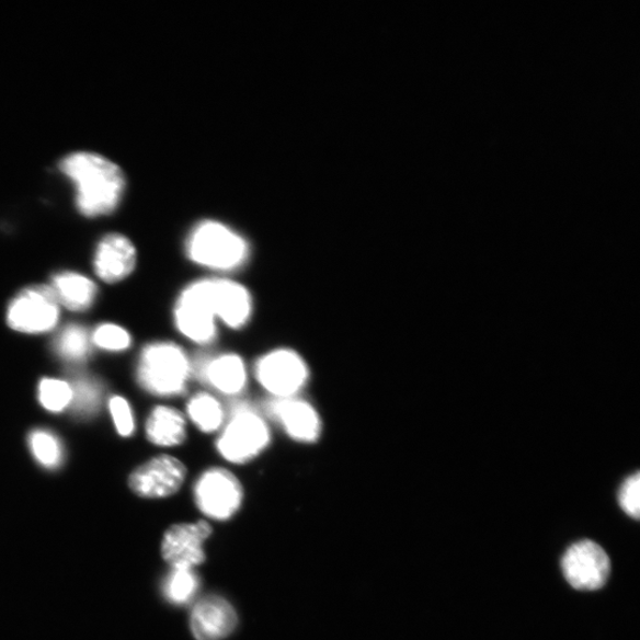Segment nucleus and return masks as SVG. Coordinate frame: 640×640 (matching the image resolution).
Returning <instances> with one entry per match:
<instances>
[{
    "instance_id": "1",
    "label": "nucleus",
    "mask_w": 640,
    "mask_h": 640,
    "mask_svg": "<svg viewBox=\"0 0 640 640\" xmlns=\"http://www.w3.org/2000/svg\"><path fill=\"white\" fill-rule=\"evenodd\" d=\"M60 170L76 184L77 207L85 217L110 215L118 208L126 188L119 165L94 152H75L61 160Z\"/></svg>"
},
{
    "instance_id": "2",
    "label": "nucleus",
    "mask_w": 640,
    "mask_h": 640,
    "mask_svg": "<svg viewBox=\"0 0 640 640\" xmlns=\"http://www.w3.org/2000/svg\"><path fill=\"white\" fill-rule=\"evenodd\" d=\"M193 366L181 346L158 342L144 348L138 363V382L156 397H176L191 380Z\"/></svg>"
},
{
    "instance_id": "3",
    "label": "nucleus",
    "mask_w": 640,
    "mask_h": 640,
    "mask_svg": "<svg viewBox=\"0 0 640 640\" xmlns=\"http://www.w3.org/2000/svg\"><path fill=\"white\" fill-rule=\"evenodd\" d=\"M185 250L193 263L216 271L237 270L250 258L249 243L217 221L197 225L186 240Z\"/></svg>"
},
{
    "instance_id": "4",
    "label": "nucleus",
    "mask_w": 640,
    "mask_h": 640,
    "mask_svg": "<svg viewBox=\"0 0 640 640\" xmlns=\"http://www.w3.org/2000/svg\"><path fill=\"white\" fill-rule=\"evenodd\" d=\"M271 444L266 421L247 407L232 413L218 436V454L231 464H247L259 457Z\"/></svg>"
},
{
    "instance_id": "5",
    "label": "nucleus",
    "mask_w": 640,
    "mask_h": 640,
    "mask_svg": "<svg viewBox=\"0 0 640 640\" xmlns=\"http://www.w3.org/2000/svg\"><path fill=\"white\" fill-rule=\"evenodd\" d=\"M212 281L188 285L174 308V323L184 338L197 344L212 343L217 333Z\"/></svg>"
},
{
    "instance_id": "6",
    "label": "nucleus",
    "mask_w": 640,
    "mask_h": 640,
    "mask_svg": "<svg viewBox=\"0 0 640 640\" xmlns=\"http://www.w3.org/2000/svg\"><path fill=\"white\" fill-rule=\"evenodd\" d=\"M258 382L275 399L296 398L309 382L307 362L290 348H276L256 362Z\"/></svg>"
},
{
    "instance_id": "7",
    "label": "nucleus",
    "mask_w": 640,
    "mask_h": 640,
    "mask_svg": "<svg viewBox=\"0 0 640 640\" xmlns=\"http://www.w3.org/2000/svg\"><path fill=\"white\" fill-rule=\"evenodd\" d=\"M60 319V304L47 285L26 287L13 298L8 308L7 322L23 333H46Z\"/></svg>"
},
{
    "instance_id": "8",
    "label": "nucleus",
    "mask_w": 640,
    "mask_h": 640,
    "mask_svg": "<svg viewBox=\"0 0 640 640\" xmlns=\"http://www.w3.org/2000/svg\"><path fill=\"white\" fill-rule=\"evenodd\" d=\"M194 496L203 514L213 519L227 521L240 511L243 488L240 480L230 471L214 468L199 476Z\"/></svg>"
},
{
    "instance_id": "9",
    "label": "nucleus",
    "mask_w": 640,
    "mask_h": 640,
    "mask_svg": "<svg viewBox=\"0 0 640 640\" xmlns=\"http://www.w3.org/2000/svg\"><path fill=\"white\" fill-rule=\"evenodd\" d=\"M567 583L579 591L603 588L610 574V561L606 551L590 540L572 545L561 561Z\"/></svg>"
},
{
    "instance_id": "10",
    "label": "nucleus",
    "mask_w": 640,
    "mask_h": 640,
    "mask_svg": "<svg viewBox=\"0 0 640 640\" xmlns=\"http://www.w3.org/2000/svg\"><path fill=\"white\" fill-rule=\"evenodd\" d=\"M186 477L185 465L171 456H159L141 465L128 479V485L142 499H167L178 493Z\"/></svg>"
},
{
    "instance_id": "11",
    "label": "nucleus",
    "mask_w": 640,
    "mask_h": 640,
    "mask_svg": "<svg viewBox=\"0 0 640 640\" xmlns=\"http://www.w3.org/2000/svg\"><path fill=\"white\" fill-rule=\"evenodd\" d=\"M213 533L205 521L170 527L163 537L162 556L171 569L194 570L206 561L205 545Z\"/></svg>"
},
{
    "instance_id": "12",
    "label": "nucleus",
    "mask_w": 640,
    "mask_h": 640,
    "mask_svg": "<svg viewBox=\"0 0 640 640\" xmlns=\"http://www.w3.org/2000/svg\"><path fill=\"white\" fill-rule=\"evenodd\" d=\"M270 411L290 439L301 444H315L322 435V419L308 401L297 397L276 399L270 404Z\"/></svg>"
},
{
    "instance_id": "13",
    "label": "nucleus",
    "mask_w": 640,
    "mask_h": 640,
    "mask_svg": "<svg viewBox=\"0 0 640 640\" xmlns=\"http://www.w3.org/2000/svg\"><path fill=\"white\" fill-rule=\"evenodd\" d=\"M137 265L136 247L127 237L112 232L99 242L94 255V270L107 284L123 282Z\"/></svg>"
},
{
    "instance_id": "14",
    "label": "nucleus",
    "mask_w": 640,
    "mask_h": 640,
    "mask_svg": "<svg viewBox=\"0 0 640 640\" xmlns=\"http://www.w3.org/2000/svg\"><path fill=\"white\" fill-rule=\"evenodd\" d=\"M238 615L226 599L208 595L193 608L191 629L196 640H222L236 630Z\"/></svg>"
},
{
    "instance_id": "15",
    "label": "nucleus",
    "mask_w": 640,
    "mask_h": 640,
    "mask_svg": "<svg viewBox=\"0 0 640 640\" xmlns=\"http://www.w3.org/2000/svg\"><path fill=\"white\" fill-rule=\"evenodd\" d=\"M212 294L217 319L230 329H241L250 322L253 300L243 285L228 279H212Z\"/></svg>"
},
{
    "instance_id": "16",
    "label": "nucleus",
    "mask_w": 640,
    "mask_h": 640,
    "mask_svg": "<svg viewBox=\"0 0 640 640\" xmlns=\"http://www.w3.org/2000/svg\"><path fill=\"white\" fill-rule=\"evenodd\" d=\"M203 378L225 396H238L247 385L243 359L236 354H225L208 359L202 366Z\"/></svg>"
},
{
    "instance_id": "17",
    "label": "nucleus",
    "mask_w": 640,
    "mask_h": 640,
    "mask_svg": "<svg viewBox=\"0 0 640 640\" xmlns=\"http://www.w3.org/2000/svg\"><path fill=\"white\" fill-rule=\"evenodd\" d=\"M50 287L58 304L72 312L91 309L98 295L94 282L76 272H61L54 275Z\"/></svg>"
},
{
    "instance_id": "18",
    "label": "nucleus",
    "mask_w": 640,
    "mask_h": 640,
    "mask_svg": "<svg viewBox=\"0 0 640 640\" xmlns=\"http://www.w3.org/2000/svg\"><path fill=\"white\" fill-rule=\"evenodd\" d=\"M148 439L162 447H174L185 443L186 420L182 412L169 405H157L148 418Z\"/></svg>"
},
{
    "instance_id": "19",
    "label": "nucleus",
    "mask_w": 640,
    "mask_h": 640,
    "mask_svg": "<svg viewBox=\"0 0 640 640\" xmlns=\"http://www.w3.org/2000/svg\"><path fill=\"white\" fill-rule=\"evenodd\" d=\"M186 413L192 423L203 433H214L226 424L224 405L208 392H198L188 400Z\"/></svg>"
},
{
    "instance_id": "20",
    "label": "nucleus",
    "mask_w": 640,
    "mask_h": 640,
    "mask_svg": "<svg viewBox=\"0 0 640 640\" xmlns=\"http://www.w3.org/2000/svg\"><path fill=\"white\" fill-rule=\"evenodd\" d=\"M54 351L68 362L79 363L91 355V336L89 331L80 325L65 328L55 340Z\"/></svg>"
},
{
    "instance_id": "21",
    "label": "nucleus",
    "mask_w": 640,
    "mask_h": 640,
    "mask_svg": "<svg viewBox=\"0 0 640 640\" xmlns=\"http://www.w3.org/2000/svg\"><path fill=\"white\" fill-rule=\"evenodd\" d=\"M27 442L42 467L52 470L60 467L64 460V447L54 433L47 430H35L28 435Z\"/></svg>"
},
{
    "instance_id": "22",
    "label": "nucleus",
    "mask_w": 640,
    "mask_h": 640,
    "mask_svg": "<svg viewBox=\"0 0 640 640\" xmlns=\"http://www.w3.org/2000/svg\"><path fill=\"white\" fill-rule=\"evenodd\" d=\"M199 591V578L194 570L172 569L164 584L167 599L174 605H186Z\"/></svg>"
},
{
    "instance_id": "23",
    "label": "nucleus",
    "mask_w": 640,
    "mask_h": 640,
    "mask_svg": "<svg viewBox=\"0 0 640 640\" xmlns=\"http://www.w3.org/2000/svg\"><path fill=\"white\" fill-rule=\"evenodd\" d=\"M38 400L47 411L60 413L71 404V386L57 378H43L38 386Z\"/></svg>"
},
{
    "instance_id": "24",
    "label": "nucleus",
    "mask_w": 640,
    "mask_h": 640,
    "mask_svg": "<svg viewBox=\"0 0 640 640\" xmlns=\"http://www.w3.org/2000/svg\"><path fill=\"white\" fill-rule=\"evenodd\" d=\"M72 389L71 405L75 411L82 416L93 414L100 405L101 388L99 384L90 380V378H80Z\"/></svg>"
},
{
    "instance_id": "25",
    "label": "nucleus",
    "mask_w": 640,
    "mask_h": 640,
    "mask_svg": "<svg viewBox=\"0 0 640 640\" xmlns=\"http://www.w3.org/2000/svg\"><path fill=\"white\" fill-rule=\"evenodd\" d=\"M92 341L104 351L123 352L133 344L129 333L114 324L100 325L93 333Z\"/></svg>"
},
{
    "instance_id": "26",
    "label": "nucleus",
    "mask_w": 640,
    "mask_h": 640,
    "mask_svg": "<svg viewBox=\"0 0 640 640\" xmlns=\"http://www.w3.org/2000/svg\"><path fill=\"white\" fill-rule=\"evenodd\" d=\"M618 501L625 514L638 519L640 515V476L638 472L624 480Z\"/></svg>"
},
{
    "instance_id": "27",
    "label": "nucleus",
    "mask_w": 640,
    "mask_h": 640,
    "mask_svg": "<svg viewBox=\"0 0 640 640\" xmlns=\"http://www.w3.org/2000/svg\"><path fill=\"white\" fill-rule=\"evenodd\" d=\"M110 411L116 431L122 436L133 435L135 431V416L129 403L123 397H113L110 401Z\"/></svg>"
}]
</instances>
